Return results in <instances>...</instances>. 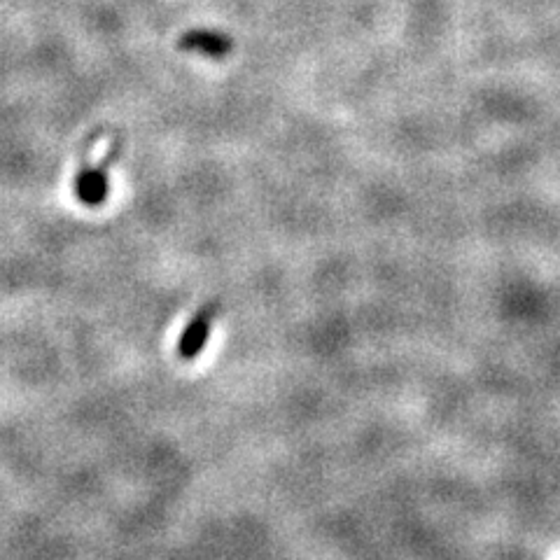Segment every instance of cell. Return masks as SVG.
<instances>
[{
	"label": "cell",
	"mask_w": 560,
	"mask_h": 560,
	"mask_svg": "<svg viewBox=\"0 0 560 560\" xmlns=\"http://www.w3.org/2000/svg\"><path fill=\"white\" fill-rule=\"evenodd\" d=\"M178 49L182 52H201L210 59H222L231 52L229 35L213 31H189L178 40Z\"/></svg>",
	"instance_id": "obj_3"
},
{
	"label": "cell",
	"mask_w": 560,
	"mask_h": 560,
	"mask_svg": "<svg viewBox=\"0 0 560 560\" xmlns=\"http://www.w3.org/2000/svg\"><path fill=\"white\" fill-rule=\"evenodd\" d=\"M119 157V140L110 143V152L105 154L103 161H98L96 166H82L80 175H77V196L84 203H101L105 192H108V171L112 161Z\"/></svg>",
	"instance_id": "obj_1"
},
{
	"label": "cell",
	"mask_w": 560,
	"mask_h": 560,
	"mask_svg": "<svg viewBox=\"0 0 560 560\" xmlns=\"http://www.w3.org/2000/svg\"><path fill=\"white\" fill-rule=\"evenodd\" d=\"M215 313H217V301H210L208 306H203L201 311L194 315V320L189 322V327L180 336V343H178L180 357H185V360H194V357L201 353V348L206 346V341H208L210 327H213Z\"/></svg>",
	"instance_id": "obj_2"
}]
</instances>
